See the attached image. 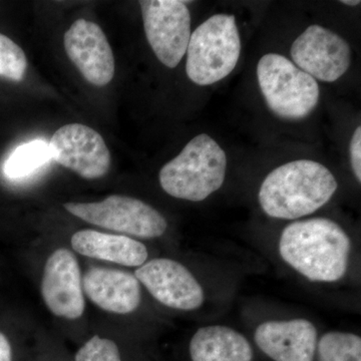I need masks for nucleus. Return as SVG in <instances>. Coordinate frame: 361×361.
Segmentation results:
<instances>
[{"mask_svg":"<svg viewBox=\"0 0 361 361\" xmlns=\"http://www.w3.org/2000/svg\"><path fill=\"white\" fill-rule=\"evenodd\" d=\"M278 250L286 264L310 281L334 283L348 273L351 240L334 221L312 218L287 225Z\"/></svg>","mask_w":361,"mask_h":361,"instance_id":"obj_1","label":"nucleus"},{"mask_svg":"<svg viewBox=\"0 0 361 361\" xmlns=\"http://www.w3.org/2000/svg\"><path fill=\"white\" fill-rule=\"evenodd\" d=\"M337 187L336 177L324 165L297 160L269 173L259 190L258 200L269 217L296 220L326 205Z\"/></svg>","mask_w":361,"mask_h":361,"instance_id":"obj_2","label":"nucleus"},{"mask_svg":"<svg viewBox=\"0 0 361 361\" xmlns=\"http://www.w3.org/2000/svg\"><path fill=\"white\" fill-rule=\"evenodd\" d=\"M226 170L224 149L212 137L201 134L161 169L159 180L161 189L171 197L201 202L222 187Z\"/></svg>","mask_w":361,"mask_h":361,"instance_id":"obj_3","label":"nucleus"},{"mask_svg":"<svg viewBox=\"0 0 361 361\" xmlns=\"http://www.w3.org/2000/svg\"><path fill=\"white\" fill-rule=\"evenodd\" d=\"M241 39L236 18L215 14L199 25L187 47L188 78L198 85H210L229 75L238 63Z\"/></svg>","mask_w":361,"mask_h":361,"instance_id":"obj_4","label":"nucleus"},{"mask_svg":"<svg viewBox=\"0 0 361 361\" xmlns=\"http://www.w3.org/2000/svg\"><path fill=\"white\" fill-rule=\"evenodd\" d=\"M257 78L266 103L281 118H305L319 101V87L315 78L281 54L262 56L257 66Z\"/></svg>","mask_w":361,"mask_h":361,"instance_id":"obj_5","label":"nucleus"},{"mask_svg":"<svg viewBox=\"0 0 361 361\" xmlns=\"http://www.w3.org/2000/svg\"><path fill=\"white\" fill-rule=\"evenodd\" d=\"M63 208L90 225L137 240L160 238L168 229L167 220L154 207L123 195L90 203L68 202Z\"/></svg>","mask_w":361,"mask_h":361,"instance_id":"obj_6","label":"nucleus"},{"mask_svg":"<svg viewBox=\"0 0 361 361\" xmlns=\"http://www.w3.org/2000/svg\"><path fill=\"white\" fill-rule=\"evenodd\" d=\"M82 270L70 247L58 245L45 256L39 277V293L52 317L66 324L82 322L87 311Z\"/></svg>","mask_w":361,"mask_h":361,"instance_id":"obj_7","label":"nucleus"},{"mask_svg":"<svg viewBox=\"0 0 361 361\" xmlns=\"http://www.w3.org/2000/svg\"><path fill=\"white\" fill-rule=\"evenodd\" d=\"M145 32L163 65L174 68L187 52L191 37V16L186 1L142 0Z\"/></svg>","mask_w":361,"mask_h":361,"instance_id":"obj_8","label":"nucleus"},{"mask_svg":"<svg viewBox=\"0 0 361 361\" xmlns=\"http://www.w3.org/2000/svg\"><path fill=\"white\" fill-rule=\"evenodd\" d=\"M134 274L149 295L170 310H197L205 301L203 287L193 273L175 259H149Z\"/></svg>","mask_w":361,"mask_h":361,"instance_id":"obj_9","label":"nucleus"},{"mask_svg":"<svg viewBox=\"0 0 361 361\" xmlns=\"http://www.w3.org/2000/svg\"><path fill=\"white\" fill-rule=\"evenodd\" d=\"M51 159L87 180L104 177L111 167V154L97 130L71 123L61 127L49 142Z\"/></svg>","mask_w":361,"mask_h":361,"instance_id":"obj_10","label":"nucleus"},{"mask_svg":"<svg viewBox=\"0 0 361 361\" xmlns=\"http://www.w3.org/2000/svg\"><path fill=\"white\" fill-rule=\"evenodd\" d=\"M290 52L297 68L322 82H336L350 66L348 42L320 25L306 28L292 44Z\"/></svg>","mask_w":361,"mask_h":361,"instance_id":"obj_11","label":"nucleus"},{"mask_svg":"<svg viewBox=\"0 0 361 361\" xmlns=\"http://www.w3.org/2000/svg\"><path fill=\"white\" fill-rule=\"evenodd\" d=\"M82 288L85 299L108 314L130 315L142 305L141 283L122 268L90 265L82 272Z\"/></svg>","mask_w":361,"mask_h":361,"instance_id":"obj_12","label":"nucleus"},{"mask_svg":"<svg viewBox=\"0 0 361 361\" xmlns=\"http://www.w3.org/2000/svg\"><path fill=\"white\" fill-rule=\"evenodd\" d=\"M65 49L85 80L104 87L115 75V58L106 35L97 23L78 20L65 35Z\"/></svg>","mask_w":361,"mask_h":361,"instance_id":"obj_13","label":"nucleus"},{"mask_svg":"<svg viewBox=\"0 0 361 361\" xmlns=\"http://www.w3.org/2000/svg\"><path fill=\"white\" fill-rule=\"evenodd\" d=\"M257 348L273 361H313L318 334L304 318L261 323L254 334Z\"/></svg>","mask_w":361,"mask_h":361,"instance_id":"obj_14","label":"nucleus"},{"mask_svg":"<svg viewBox=\"0 0 361 361\" xmlns=\"http://www.w3.org/2000/svg\"><path fill=\"white\" fill-rule=\"evenodd\" d=\"M71 250L77 255L125 268H137L149 260V250L141 241L108 231L82 229L70 240Z\"/></svg>","mask_w":361,"mask_h":361,"instance_id":"obj_15","label":"nucleus"},{"mask_svg":"<svg viewBox=\"0 0 361 361\" xmlns=\"http://www.w3.org/2000/svg\"><path fill=\"white\" fill-rule=\"evenodd\" d=\"M191 361H252L250 342L237 330L225 325L200 327L190 339Z\"/></svg>","mask_w":361,"mask_h":361,"instance_id":"obj_16","label":"nucleus"},{"mask_svg":"<svg viewBox=\"0 0 361 361\" xmlns=\"http://www.w3.org/2000/svg\"><path fill=\"white\" fill-rule=\"evenodd\" d=\"M73 361H137L135 349L116 331L97 330L78 342Z\"/></svg>","mask_w":361,"mask_h":361,"instance_id":"obj_17","label":"nucleus"},{"mask_svg":"<svg viewBox=\"0 0 361 361\" xmlns=\"http://www.w3.org/2000/svg\"><path fill=\"white\" fill-rule=\"evenodd\" d=\"M51 159L49 142L37 140L18 147L4 164V174L11 179L26 177Z\"/></svg>","mask_w":361,"mask_h":361,"instance_id":"obj_18","label":"nucleus"},{"mask_svg":"<svg viewBox=\"0 0 361 361\" xmlns=\"http://www.w3.org/2000/svg\"><path fill=\"white\" fill-rule=\"evenodd\" d=\"M319 361H361V338L350 332L329 331L317 341Z\"/></svg>","mask_w":361,"mask_h":361,"instance_id":"obj_19","label":"nucleus"},{"mask_svg":"<svg viewBox=\"0 0 361 361\" xmlns=\"http://www.w3.org/2000/svg\"><path fill=\"white\" fill-rule=\"evenodd\" d=\"M27 59L20 45L0 33V75L20 82L25 78Z\"/></svg>","mask_w":361,"mask_h":361,"instance_id":"obj_20","label":"nucleus"},{"mask_svg":"<svg viewBox=\"0 0 361 361\" xmlns=\"http://www.w3.org/2000/svg\"><path fill=\"white\" fill-rule=\"evenodd\" d=\"M37 343L42 361H73L71 353L56 339L39 336Z\"/></svg>","mask_w":361,"mask_h":361,"instance_id":"obj_21","label":"nucleus"},{"mask_svg":"<svg viewBox=\"0 0 361 361\" xmlns=\"http://www.w3.org/2000/svg\"><path fill=\"white\" fill-rule=\"evenodd\" d=\"M27 348L9 332L0 329V361H20Z\"/></svg>","mask_w":361,"mask_h":361,"instance_id":"obj_22","label":"nucleus"},{"mask_svg":"<svg viewBox=\"0 0 361 361\" xmlns=\"http://www.w3.org/2000/svg\"><path fill=\"white\" fill-rule=\"evenodd\" d=\"M350 163L353 173L358 183L361 182V128L355 130V134L351 139L350 147Z\"/></svg>","mask_w":361,"mask_h":361,"instance_id":"obj_23","label":"nucleus"},{"mask_svg":"<svg viewBox=\"0 0 361 361\" xmlns=\"http://www.w3.org/2000/svg\"><path fill=\"white\" fill-rule=\"evenodd\" d=\"M20 361H42L37 339L33 341L32 346H28L27 349H26L25 355H23Z\"/></svg>","mask_w":361,"mask_h":361,"instance_id":"obj_24","label":"nucleus"},{"mask_svg":"<svg viewBox=\"0 0 361 361\" xmlns=\"http://www.w3.org/2000/svg\"><path fill=\"white\" fill-rule=\"evenodd\" d=\"M342 4H346V6H360V0H342L341 1Z\"/></svg>","mask_w":361,"mask_h":361,"instance_id":"obj_25","label":"nucleus"}]
</instances>
